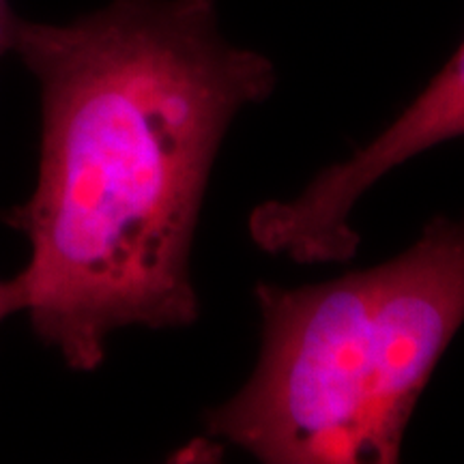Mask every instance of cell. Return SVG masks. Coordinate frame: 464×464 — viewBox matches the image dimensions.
Masks as SVG:
<instances>
[{"instance_id":"3","label":"cell","mask_w":464,"mask_h":464,"mask_svg":"<svg viewBox=\"0 0 464 464\" xmlns=\"http://www.w3.org/2000/svg\"><path fill=\"white\" fill-rule=\"evenodd\" d=\"M464 140V42L432 82L374 140L327 166L293 198L265 200L247 218L254 246L301 265L357 256L355 205L382 177L439 144Z\"/></svg>"},{"instance_id":"2","label":"cell","mask_w":464,"mask_h":464,"mask_svg":"<svg viewBox=\"0 0 464 464\" xmlns=\"http://www.w3.org/2000/svg\"><path fill=\"white\" fill-rule=\"evenodd\" d=\"M254 297L258 363L202 417L207 439L265 464H393L464 323V218L430 219L382 265Z\"/></svg>"},{"instance_id":"1","label":"cell","mask_w":464,"mask_h":464,"mask_svg":"<svg viewBox=\"0 0 464 464\" xmlns=\"http://www.w3.org/2000/svg\"><path fill=\"white\" fill-rule=\"evenodd\" d=\"M42 91V155L3 216L31 243L22 314L73 372L110 335L200 316L191 247L232 121L276 91L271 58L230 44L216 0H112L69 24L17 17Z\"/></svg>"},{"instance_id":"4","label":"cell","mask_w":464,"mask_h":464,"mask_svg":"<svg viewBox=\"0 0 464 464\" xmlns=\"http://www.w3.org/2000/svg\"><path fill=\"white\" fill-rule=\"evenodd\" d=\"M22 312V299L20 288L14 277L11 280H0V323L11 314H20Z\"/></svg>"},{"instance_id":"5","label":"cell","mask_w":464,"mask_h":464,"mask_svg":"<svg viewBox=\"0 0 464 464\" xmlns=\"http://www.w3.org/2000/svg\"><path fill=\"white\" fill-rule=\"evenodd\" d=\"M15 24H17V15L11 11L9 0H0V58L7 54V52H11Z\"/></svg>"}]
</instances>
